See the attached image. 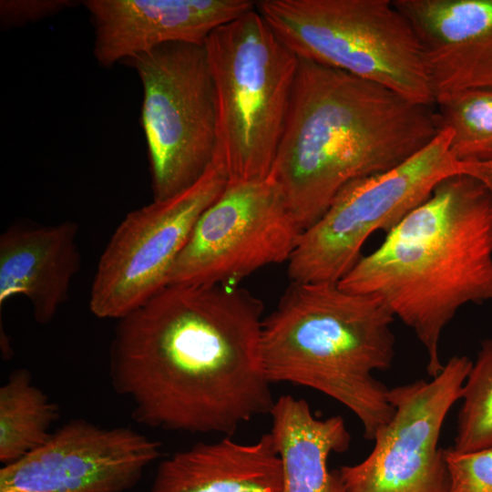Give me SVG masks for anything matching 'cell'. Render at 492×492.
<instances>
[{
    "instance_id": "6",
    "label": "cell",
    "mask_w": 492,
    "mask_h": 492,
    "mask_svg": "<svg viewBox=\"0 0 492 492\" xmlns=\"http://www.w3.org/2000/svg\"><path fill=\"white\" fill-rule=\"evenodd\" d=\"M255 7L299 58L435 105L417 37L393 0H261Z\"/></svg>"
},
{
    "instance_id": "20",
    "label": "cell",
    "mask_w": 492,
    "mask_h": 492,
    "mask_svg": "<svg viewBox=\"0 0 492 492\" xmlns=\"http://www.w3.org/2000/svg\"><path fill=\"white\" fill-rule=\"evenodd\" d=\"M455 445L457 453L492 447V338L480 343L463 385Z\"/></svg>"
},
{
    "instance_id": "5",
    "label": "cell",
    "mask_w": 492,
    "mask_h": 492,
    "mask_svg": "<svg viewBox=\"0 0 492 492\" xmlns=\"http://www.w3.org/2000/svg\"><path fill=\"white\" fill-rule=\"evenodd\" d=\"M218 106L215 158L228 182L268 178L282 135L299 57L256 7L206 40Z\"/></svg>"
},
{
    "instance_id": "12",
    "label": "cell",
    "mask_w": 492,
    "mask_h": 492,
    "mask_svg": "<svg viewBox=\"0 0 492 492\" xmlns=\"http://www.w3.org/2000/svg\"><path fill=\"white\" fill-rule=\"evenodd\" d=\"M161 455L159 442L128 427L74 420L0 470V492H125Z\"/></svg>"
},
{
    "instance_id": "11",
    "label": "cell",
    "mask_w": 492,
    "mask_h": 492,
    "mask_svg": "<svg viewBox=\"0 0 492 492\" xmlns=\"http://www.w3.org/2000/svg\"><path fill=\"white\" fill-rule=\"evenodd\" d=\"M472 363L455 355L429 381L389 388L394 414L376 433L372 451L337 470L344 492H447L448 468L439 437Z\"/></svg>"
},
{
    "instance_id": "22",
    "label": "cell",
    "mask_w": 492,
    "mask_h": 492,
    "mask_svg": "<svg viewBox=\"0 0 492 492\" xmlns=\"http://www.w3.org/2000/svg\"><path fill=\"white\" fill-rule=\"evenodd\" d=\"M77 5L73 0H1V26L15 28L37 23Z\"/></svg>"
},
{
    "instance_id": "18",
    "label": "cell",
    "mask_w": 492,
    "mask_h": 492,
    "mask_svg": "<svg viewBox=\"0 0 492 492\" xmlns=\"http://www.w3.org/2000/svg\"><path fill=\"white\" fill-rule=\"evenodd\" d=\"M58 407L25 369L14 371L0 388V461L13 463L43 445Z\"/></svg>"
},
{
    "instance_id": "3",
    "label": "cell",
    "mask_w": 492,
    "mask_h": 492,
    "mask_svg": "<svg viewBox=\"0 0 492 492\" xmlns=\"http://www.w3.org/2000/svg\"><path fill=\"white\" fill-rule=\"evenodd\" d=\"M338 284L380 298L414 332L436 376L446 325L463 306L492 302L491 193L472 176H448Z\"/></svg>"
},
{
    "instance_id": "19",
    "label": "cell",
    "mask_w": 492,
    "mask_h": 492,
    "mask_svg": "<svg viewBox=\"0 0 492 492\" xmlns=\"http://www.w3.org/2000/svg\"><path fill=\"white\" fill-rule=\"evenodd\" d=\"M441 129H450L458 163L492 161V87L463 90L435 101Z\"/></svg>"
},
{
    "instance_id": "7",
    "label": "cell",
    "mask_w": 492,
    "mask_h": 492,
    "mask_svg": "<svg viewBox=\"0 0 492 492\" xmlns=\"http://www.w3.org/2000/svg\"><path fill=\"white\" fill-rule=\"evenodd\" d=\"M123 63L143 88L153 200H167L194 185L215 158L218 106L205 45L169 43Z\"/></svg>"
},
{
    "instance_id": "1",
    "label": "cell",
    "mask_w": 492,
    "mask_h": 492,
    "mask_svg": "<svg viewBox=\"0 0 492 492\" xmlns=\"http://www.w3.org/2000/svg\"><path fill=\"white\" fill-rule=\"evenodd\" d=\"M263 306L233 285L169 284L118 319L109 372L138 423L231 435L270 415Z\"/></svg>"
},
{
    "instance_id": "9",
    "label": "cell",
    "mask_w": 492,
    "mask_h": 492,
    "mask_svg": "<svg viewBox=\"0 0 492 492\" xmlns=\"http://www.w3.org/2000/svg\"><path fill=\"white\" fill-rule=\"evenodd\" d=\"M227 183L221 162L214 159L190 188L128 212L99 258L90 289L91 313L118 320L167 286L199 218Z\"/></svg>"
},
{
    "instance_id": "10",
    "label": "cell",
    "mask_w": 492,
    "mask_h": 492,
    "mask_svg": "<svg viewBox=\"0 0 492 492\" xmlns=\"http://www.w3.org/2000/svg\"><path fill=\"white\" fill-rule=\"evenodd\" d=\"M302 231L268 178L228 182L199 218L167 285H233L265 266L288 262Z\"/></svg>"
},
{
    "instance_id": "8",
    "label": "cell",
    "mask_w": 492,
    "mask_h": 492,
    "mask_svg": "<svg viewBox=\"0 0 492 492\" xmlns=\"http://www.w3.org/2000/svg\"><path fill=\"white\" fill-rule=\"evenodd\" d=\"M451 136V130L441 129L402 164L344 186L322 217L302 231L288 261L291 282L338 283L361 259L373 233L389 232L441 180L460 173L450 151Z\"/></svg>"
},
{
    "instance_id": "17",
    "label": "cell",
    "mask_w": 492,
    "mask_h": 492,
    "mask_svg": "<svg viewBox=\"0 0 492 492\" xmlns=\"http://www.w3.org/2000/svg\"><path fill=\"white\" fill-rule=\"evenodd\" d=\"M270 415L282 492H344L337 471L328 469L329 456L350 445L343 417L317 418L305 400L288 395L275 400Z\"/></svg>"
},
{
    "instance_id": "4",
    "label": "cell",
    "mask_w": 492,
    "mask_h": 492,
    "mask_svg": "<svg viewBox=\"0 0 492 492\" xmlns=\"http://www.w3.org/2000/svg\"><path fill=\"white\" fill-rule=\"evenodd\" d=\"M395 317L374 295L353 293L332 282H291L263 319L261 356L272 383L323 393L348 408L364 436L374 440L394 407L375 371L395 355Z\"/></svg>"
},
{
    "instance_id": "23",
    "label": "cell",
    "mask_w": 492,
    "mask_h": 492,
    "mask_svg": "<svg viewBox=\"0 0 492 492\" xmlns=\"http://www.w3.org/2000/svg\"><path fill=\"white\" fill-rule=\"evenodd\" d=\"M460 172L481 181L492 195V161L483 163H459Z\"/></svg>"
},
{
    "instance_id": "21",
    "label": "cell",
    "mask_w": 492,
    "mask_h": 492,
    "mask_svg": "<svg viewBox=\"0 0 492 492\" xmlns=\"http://www.w3.org/2000/svg\"><path fill=\"white\" fill-rule=\"evenodd\" d=\"M447 492H492V447L471 453L445 450Z\"/></svg>"
},
{
    "instance_id": "14",
    "label": "cell",
    "mask_w": 492,
    "mask_h": 492,
    "mask_svg": "<svg viewBox=\"0 0 492 492\" xmlns=\"http://www.w3.org/2000/svg\"><path fill=\"white\" fill-rule=\"evenodd\" d=\"M414 30L435 101L492 87V0H393Z\"/></svg>"
},
{
    "instance_id": "15",
    "label": "cell",
    "mask_w": 492,
    "mask_h": 492,
    "mask_svg": "<svg viewBox=\"0 0 492 492\" xmlns=\"http://www.w3.org/2000/svg\"><path fill=\"white\" fill-rule=\"evenodd\" d=\"M78 225L16 223L0 236V306L26 297L35 320L49 323L67 301L81 264Z\"/></svg>"
},
{
    "instance_id": "2",
    "label": "cell",
    "mask_w": 492,
    "mask_h": 492,
    "mask_svg": "<svg viewBox=\"0 0 492 492\" xmlns=\"http://www.w3.org/2000/svg\"><path fill=\"white\" fill-rule=\"evenodd\" d=\"M440 131L435 105L299 58L268 179L305 231L348 183L402 164Z\"/></svg>"
},
{
    "instance_id": "16",
    "label": "cell",
    "mask_w": 492,
    "mask_h": 492,
    "mask_svg": "<svg viewBox=\"0 0 492 492\" xmlns=\"http://www.w3.org/2000/svg\"><path fill=\"white\" fill-rule=\"evenodd\" d=\"M150 492H282L272 436L248 444L226 436L174 453L159 464Z\"/></svg>"
},
{
    "instance_id": "13",
    "label": "cell",
    "mask_w": 492,
    "mask_h": 492,
    "mask_svg": "<svg viewBox=\"0 0 492 492\" xmlns=\"http://www.w3.org/2000/svg\"><path fill=\"white\" fill-rule=\"evenodd\" d=\"M251 0H86L93 55L104 67L169 43L205 44L220 26L255 8Z\"/></svg>"
}]
</instances>
